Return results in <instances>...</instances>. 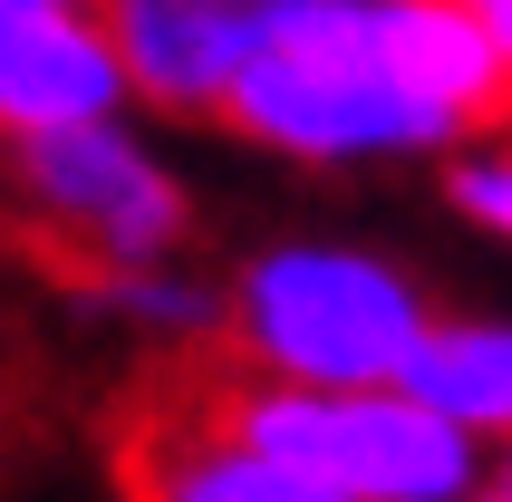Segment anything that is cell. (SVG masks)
<instances>
[{
	"label": "cell",
	"mask_w": 512,
	"mask_h": 502,
	"mask_svg": "<svg viewBox=\"0 0 512 502\" xmlns=\"http://www.w3.org/2000/svg\"><path fill=\"white\" fill-rule=\"evenodd\" d=\"M397 387L484 454L512 445V309H435Z\"/></svg>",
	"instance_id": "cell-8"
},
{
	"label": "cell",
	"mask_w": 512,
	"mask_h": 502,
	"mask_svg": "<svg viewBox=\"0 0 512 502\" xmlns=\"http://www.w3.org/2000/svg\"><path fill=\"white\" fill-rule=\"evenodd\" d=\"M213 126L300 174L455 165L503 126V78L464 0H252Z\"/></svg>",
	"instance_id": "cell-1"
},
{
	"label": "cell",
	"mask_w": 512,
	"mask_h": 502,
	"mask_svg": "<svg viewBox=\"0 0 512 502\" xmlns=\"http://www.w3.org/2000/svg\"><path fill=\"white\" fill-rule=\"evenodd\" d=\"M194 396L242 435V445L281 454L290 474L329 483L348 502H474L484 445L416 406L406 387H281L252 367H213Z\"/></svg>",
	"instance_id": "cell-3"
},
{
	"label": "cell",
	"mask_w": 512,
	"mask_h": 502,
	"mask_svg": "<svg viewBox=\"0 0 512 502\" xmlns=\"http://www.w3.org/2000/svg\"><path fill=\"white\" fill-rule=\"evenodd\" d=\"M474 502H512V483H503V474L484 464V483H474Z\"/></svg>",
	"instance_id": "cell-12"
},
{
	"label": "cell",
	"mask_w": 512,
	"mask_h": 502,
	"mask_svg": "<svg viewBox=\"0 0 512 502\" xmlns=\"http://www.w3.org/2000/svg\"><path fill=\"white\" fill-rule=\"evenodd\" d=\"M0 194L20 203V223L78 280L194 251V184L136 126V107L78 116V126H49V136H10L0 145Z\"/></svg>",
	"instance_id": "cell-4"
},
{
	"label": "cell",
	"mask_w": 512,
	"mask_h": 502,
	"mask_svg": "<svg viewBox=\"0 0 512 502\" xmlns=\"http://www.w3.org/2000/svg\"><path fill=\"white\" fill-rule=\"evenodd\" d=\"M455 213L493 242H512V126H493L484 145L455 155Z\"/></svg>",
	"instance_id": "cell-10"
},
{
	"label": "cell",
	"mask_w": 512,
	"mask_h": 502,
	"mask_svg": "<svg viewBox=\"0 0 512 502\" xmlns=\"http://www.w3.org/2000/svg\"><path fill=\"white\" fill-rule=\"evenodd\" d=\"M116 474H126V502H348L329 483L290 474L281 454L242 445L194 387L145 406V425L116 445Z\"/></svg>",
	"instance_id": "cell-7"
},
{
	"label": "cell",
	"mask_w": 512,
	"mask_h": 502,
	"mask_svg": "<svg viewBox=\"0 0 512 502\" xmlns=\"http://www.w3.org/2000/svg\"><path fill=\"white\" fill-rule=\"evenodd\" d=\"M464 20L484 29V49H493V78H503V126H512V0H464Z\"/></svg>",
	"instance_id": "cell-11"
},
{
	"label": "cell",
	"mask_w": 512,
	"mask_h": 502,
	"mask_svg": "<svg viewBox=\"0 0 512 502\" xmlns=\"http://www.w3.org/2000/svg\"><path fill=\"white\" fill-rule=\"evenodd\" d=\"M126 107L107 0H0V145Z\"/></svg>",
	"instance_id": "cell-5"
},
{
	"label": "cell",
	"mask_w": 512,
	"mask_h": 502,
	"mask_svg": "<svg viewBox=\"0 0 512 502\" xmlns=\"http://www.w3.org/2000/svg\"><path fill=\"white\" fill-rule=\"evenodd\" d=\"M435 290L397 251L348 232H281L232 261L223 280V348L281 387H397Z\"/></svg>",
	"instance_id": "cell-2"
},
{
	"label": "cell",
	"mask_w": 512,
	"mask_h": 502,
	"mask_svg": "<svg viewBox=\"0 0 512 502\" xmlns=\"http://www.w3.org/2000/svg\"><path fill=\"white\" fill-rule=\"evenodd\" d=\"M126 107L213 126L252 49V0H107Z\"/></svg>",
	"instance_id": "cell-6"
},
{
	"label": "cell",
	"mask_w": 512,
	"mask_h": 502,
	"mask_svg": "<svg viewBox=\"0 0 512 502\" xmlns=\"http://www.w3.org/2000/svg\"><path fill=\"white\" fill-rule=\"evenodd\" d=\"M87 300L107 309L116 329L155 338V348H213V338H223V280H203L184 251H174V261H145V271L87 280Z\"/></svg>",
	"instance_id": "cell-9"
}]
</instances>
